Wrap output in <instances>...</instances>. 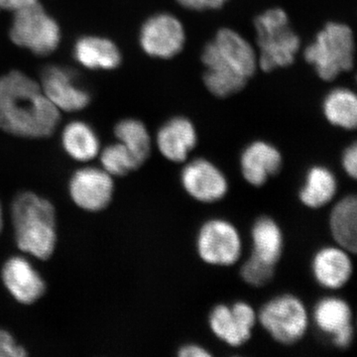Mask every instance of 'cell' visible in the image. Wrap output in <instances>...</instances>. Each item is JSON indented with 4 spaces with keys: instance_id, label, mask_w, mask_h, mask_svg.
<instances>
[{
    "instance_id": "1",
    "label": "cell",
    "mask_w": 357,
    "mask_h": 357,
    "mask_svg": "<svg viewBox=\"0 0 357 357\" xmlns=\"http://www.w3.org/2000/svg\"><path fill=\"white\" fill-rule=\"evenodd\" d=\"M60 110L41 86L20 70L0 77V128L13 135L48 137L60 122Z\"/></svg>"
},
{
    "instance_id": "2",
    "label": "cell",
    "mask_w": 357,
    "mask_h": 357,
    "mask_svg": "<svg viewBox=\"0 0 357 357\" xmlns=\"http://www.w3.org/2000/svg\"><path fill=\"white\" fill-rule=\"evenodd\" d=\"M202 60L206 72L204 81L213 95L225 98L245 86L255 73L257 58L251 45L230 29L218 32L204 47Z\"/></svg>"
},
{
    "instance_id": "3",
    "label": "cell",
    "mask_w": 357,
    "mask_h": 357,
    "mask_svg": "<svg viewBox=\"0 0 357 357\" xmlns=\"http://www.w3.org/2000/svg\"><path fill=\"white\" fill-rule=\"evenodd\" d=\"M18 248L38 259L50 258L57 243L56 211L48 199L21 192L11 208Z\"/></svg>"
},
{
    "instance_id": "4",
    "label": "cell",
    "mask_w": 357,
    "mask_h": 357,
    "mask_svg": "<svg viewBox=\"0 0 357 357\" xmlns=\"http://www.w3.org/2000/svg\"><path fill=\"white\" fill-rule=\"evenodd\" d=\"M259 46V65L265 72L292 65L300 49V39L289 25L285 11L269 9L255 20Z\"/></svg>"
},
{
    "instance_id": "5",
    "label": "cell",
    "mask_w": 357,
    "mask_h": 357,
    "mask_svg": "<svg viewBox=\"0 0 357 357\" xmlns=\"http://www.w3.org/2000/svg\"><path fill=\"white\" fill-rule=\"evenodd\" d=\"M307 62L314 66L324 81H332L354 66V38L351 28L328 23L305 51Z\"/></svg>"
},
{
    "instance_id": "6",
    "label": "cell",
    "mask_w": 357,
    "mask_h": 357,
    "mask_svg": "<svg viewBox=\"0 0 357 357\" xmlns=\"http://www.w3.org/2000/svg\"><path fill=\"white\" fill-rule=\"evenodd\" d=\"M9 36L14 44L38 56L53 53L61 41L58 23L39 2L14 13Z\"/></svg>"
},
{
    "instance_id": "7",
    "label": "cell",
    "mask_w": 357,
    "mask_h": 357,
    "mask_svg": "<svg viewBox=\"0 0 357 357\" xmlns=\"http://www.w3.org/2000/svg\"><path fill=\"white\" fill-rule=\"evenodd\" d=\"M257 319L279 344L291 345L305 337L309 314L304 303L290 294L275 297L263 305Z\"/></svg>"
},
{
    "instance_id": "8",
    "label": "cell",
    "mask_w": 357,
    "mask_h": 357,
    "mask_svg": "<svg viewBox=\"0 0 357 357\" xmlns=\"http://www.w3.org/2000/svg\"><path fill=\"white\" fill-rule=\"evenodd\" d=\"M196 246L199 258L213 266H232L243 253L238 230L222 218H213L202 225Z\"/></svg>"
},
{
    "instance_id": "9",
    "label": "cell",
    "mask_w": 357,
    "mask_h": 357,
    "mask_svg": "<svg viewBox=\"0 0 357 357\" xmlns=\"http://www.w3.org/2000/svg\"><path fill=\"white\" fill-rule=\"evenodd\" d=\"M256 321L257 314L245 302L234 303L231 307L218 305L208 316V325L213 335L234 347H241L250 340Z\"/></svg>"
},
{
    "instance_id": "10",
    "label": "cell",
    "mask_w": 357,
    "mask_h": 357,
    "mask_svg": "<svg viewBox=\"0 0 357 357\" xmlns=\"http://www.w3.org/2000/svg\"><path fill=\"white\" fill-rule=\"evenodd\" d=\"M140 45L151 57L170 59L182 51L185 44V30L182 23L171 14L152 16L143 24Z\"/></svg>"
},
{
    "instance_id": "11",
    "label": "cell",
    "mask_w": 357,
    "mask_h": 357,
    "mask_svg": "<svg viewBox=\"0 0 357 357\" xmlns=\"http://www.w3.org/2000/svg\"><path fill=\"white\" fill-rule=\"evenodd\" d=\"M185 192L199 203H217L229 192V181L222 170L208 160H192L181 173Z\"/></svg>"
},
{
    "instance_id": "12",
    "label": "cell",
    "mask_w": 357,
    "mask_h": 357,
    "mask_svg": "<svg viewBox=\"0 0 357 357\" xmlns=\"http://www.w3.org/2000/svg\"><path fill=\"white\" fill-rule=\"evenodd\" d=\"M70 195L79 208L98 211L109 206L114 196V184L112 176L103 169H81L70 178Z\"/></svg>"
},
{
    "instance_id": "13",
    "label": "cell",
    "mask_w": 357,
    "mask_h": 357,
    "mask_svg": "<svg viewBox=\"0 0 357 357\" xmlns=\"http://www.w3.org/2000/svg\"><path fill=\"white\" fill-rule=\"evenodd\" d=\"M40 86L60 112H79L91 102V95L77 84L72 70L60 66H49L44 69Z\"/></svg>"
},
{
    "instance_id": "14",
    "label": "cell",
    "mask_w": 357,
    "mask_h": 357,
    "mask_svg": "<svg viewBox=\"0 0 357 357\" xmlns=\"http://www.w3.org/2000/svg\"><path fill=\"white\" fill-rule=\"evenodd\" d=\"M2 281L14 299L21 304L37 302L46 291V284L31 263L20 256L7 260L1 272Z\"/></svg>"
},
{
    "instance_id": "15",
    "label": "cell",
    "mask_w": 357,
    "mask_h": 357,
    "mask_svg": "<svg viewBox=\"0 0 357 357\" xmlns=\"http://www.w3.org/2000/svg\"><path fill=\"white\" fill-rule=\"evenodd\" d=\"M312 272L319 286L337 290L351 280L354 264L349 251L338 245L326 246L314 255Z\"/></svg>"
},
{
    "instance_id": "16",
    "label": "cell",
    "mask_w": 357,
    "mask_h": 357,
    "mask_svg": "<svg viewBox=\"0 0 357 357\" xmlns=\"http://www.w3.org/2000/svg\"><path fill=\"white\" fill-rule=\"evenodd\" d=\"M283 158L280 151L265 141H255L243 150L241 169L244 180L253 187H262L269 178L280 172Z\"/></svg>"
},
{
    "instance_id": "17",
    "label": "cell",
    "mask_w": 357,
    "mask_h": 357,
    "mask_svg": "<svg viewBox=\"0 0 357 357\" xmlns=\"http://www.w3.org/2000/svg\"><path fill=\"white\" fill-rule=\"evenodd\" d=\"M198 143L194 124L185 117H174L157 133V146L166 159L183 163Z\"/></svg>"
},
{
    "instance_id": "18",
    "label": "cell",
    "mask_w": 357,
    "mask_h": 357,
    "mask_svg": "<svg viewBox=\"0 0 357 357\" xmlns=\"http://www.w3.org/2000/svg\"><path fill=\"white\" fill-rule=\"evenodd\" d=\"M74 57L86 69L114 70L121 63V54L109 39L96 36L79 38L74 46Z\"/></svg>"
},
{
    "instance_id": "19",
    "label": "cell",
    "mask_w": 357,
    "mask_h": 357,
    "mask_svg": "<svg viewBox=\"0 0 357 357\" xmlns=\"http://www.w3.org/2000/svg\"><path fill=\"white\" fill-rule=\"evenodd\" d=\"M330 230L337 245L356 255L357 249V199L347 196L333 206L330 215Z\"/></svg>"
},
{
    "instance_id": "20",
    "label": "cell",
    "mask_w": 357,
    "mask_h": 357,
    "mask_svg": "<svg viewBox=\"0 0 357 357\" xmlns=\"http://www.w3.org/2000/svg\"><path fill=\"white\" fill-rule=\"evenodd\" d=\"M337 192L335 174L325 166H314L307 170L299 199L310 208H321L330 204Z\"/></svg>"
},
{
    "instance_id": "21",
    "label": "cell",
    "mask_w": 357,
    "mask_h": 357,
    "mask_svg": "<svg viewBox=\"0 0 357 357\" xmlns=\"http://www.w3.org/2000/svg\"><path fill=\"white\" fill-rule=\"evenodd\" d=\"M252 255L268 264L276 266L284 248V237L280 227L273 218H258L251 229Z\"/></svg>"
},
{
    "instance_id": "22",
    "label": "cell",
    "mask_w": 357,
    "mask_h": 357,
    "mask_svg": "<svg viewBox=\"0 0 357 357\" xmlns=\"http://www.w3.org/2000/svg\"><path fill=\"white\" fill-rule=\"evenodd\" d=\"M65 151L79 162L89 161L100 152V140L95 130L83 121H73L62 134Z\"/></svg>"
},
{
    "instance_id": "23",
    "label": "cell",
    "mask_w": 357,
    "mask_h": 357,
    "mask_svg": "<svg viewBox=\"0 0 357 357\" xmlns=\"http://www.w3.org/2000/svg\"><path fill=\"white\" fill-rule=\"evenodd\" d=\"M312 318L321 332L332 337L342 328L352 325L351 307L340 298H324L314 307Z\"/></svg>"
},
{
    "instance_id": "24",
    "label": "cell",
    "mask_w": 357,
    "mask_h": 357,
    "mask_svg": "<svg viewBox=\"0 0 357 357\" xmlns=\"http://www.w3.org/2000/svg\"><path fill=\"white\" fill-rule=\"evenodd\" d=\"M326 119L337 128L351 130L356 128L357 100L349 89H333L326 96L323 105Z\"/></svg>"
},
{
    "instance_id": "25",
    "label": "cell",
    "mask_w": 357,
    "mask_h": 357,
    "mask_svg": "<svg viewBox=\"0 0 357 357\" xmlns=\"http://www.w3.org/2000/svg\"><path fill=\"white\" fill-rule=\"evenodd\" d=\"M115 136L130 152L140 166L149 158L151 140L144 124L136 119H124L116 124Z\"/></svg>"
},
{
    "instance_id": "26",
    "label": "cell",
    "mask_w": 357,
    "mask_h": 357,
    "mask_svg": "<svg viewBox=\"0 0 357 357\" xmlns=\"http://www.w3.org/2000/svg\"><path fill=\"white\" fill-rule=\"evenodd\" d=\"M102 169L112 177H122L140 168L130 152L121 142L103 149L100 156Z\"/></svg>"
},
{
    "instance_id": "27",
    "label": "cell",
    "mask_w": 357,
    "mask_h": 357,
    "mask_svg": "<svg viewBox=\"0 0 357 357\" xmlns=\"http://www.w3.org/2000/svg\"><path fill=\"white\" fill-rule=\"evenodd\" d=\"M274 273L273 265L268 264L252 255L243 263L241 269L243 280L253 287H263L267 285L273 279Z\"/></svg>"
},
{
    "instance_id": "28",
    "label": "cell",
    "mask_w": 357,
    "mask_h": 357,
    "mask_svg": "<svg viewBox=\"0 0 357 357\" xmlns=\"http://www.w3.org/2000/svg\"><path fill=\"white\" fill-rule=\"evenodd\" d=\"M27 356L24 347L16 344L13 335L0 330V357H23Z\"/></svg>"
},
{
    "instance_id": "29",
    "label": "cell",
    "mask_w": 357,
    "mask_h": 357,
    "mask_svg": "<svg viewBox=\"0 0 357 357\" xmlns=\"http://www.w3.org/2000/svg\"><path fill=\"white\" fill-rule=\"evenodd\" d=\"M342 167L349 177L356 180L357 176V148L356 143L347 148L342 154Z\"/></svg>"
},
{
    "instance_id": "30",
    "label": "cell",
    "mask_w": 357,
    "mask_h": 357,
    "mask_svg": "<svg viewBox=\"0 0 357 357\" xmlns=\"http://www.w3.org/2000/svg\"><path fill=\"white\" fill-rule=\"evenodd\" d=\"M181 6L192 10H206L222 7L227 0H177Z\"/></svg>"
},
{
    "instance_id": "31",
    "label": "cell",
    "mask_w": 357,
    "mask_h": 357,
    "mask_svg": "<svg viewBox=\"0 0 357 357\" xmlns=\"http://www.w3.org/2000/svg\"><path fill=\"white\" fill-rule=\"evenodd\" d=\"M354 330L352 325L342 328V331L332 335V342L338 349H347L354 342Z\"/></svg>"
},
{
    "instance_id": "32",
    "label": "cell",
    "mask_w": 357,
    "mask_h": 357,
    "mask_svg": "<svg viewBox=\"0 0 357 357\" xmlns=\"http://www.w3.org/2000/svg\"><path fill=\"white\" fill-rule=\"evenodd\" d=\"M180 357H211V354L198 344H185L178 351Z\"/></svg>"
},
{
    "instance_id": "33",
    "label": "cell",
    "mask_w": 357,
    "mask_h": 357,
    "mask_svg": "<svg viewBox=\"0 0 357 357\" xmlns=\"http://www.w3.org/2000/svg\"><path fill=\"white\" fill-rule=\"evenodd\" d=\"M36 2H38V0H0V8L15 13V11L36 3Z\"/></svg>"
},
{
    "instance_id": "34",
    "label": "cell",
    "mask_w": 357,
    "mask_h": 357,
    "mask_svg": "<svg viewBox=\"0 0 357 357\" xmlns=\"http://www.w3.org/2000/svg\"><path fill=\"white\" fill-rule=\"evenodd\" d=\"M2 227H3V215H2V208L0 204V232H1Z\"/></svg>"
}]
</instances>
